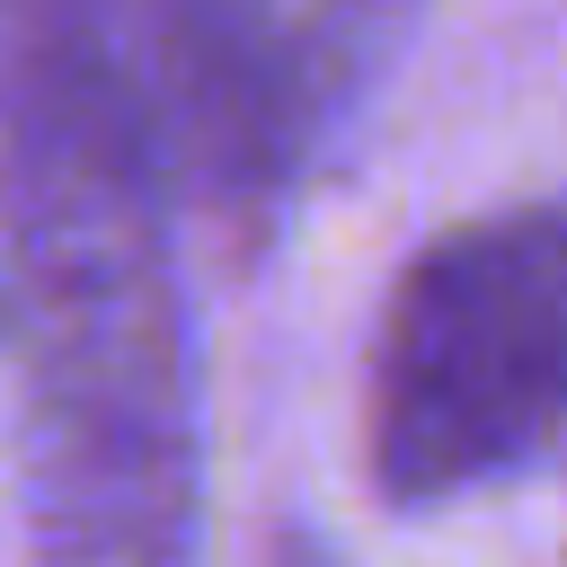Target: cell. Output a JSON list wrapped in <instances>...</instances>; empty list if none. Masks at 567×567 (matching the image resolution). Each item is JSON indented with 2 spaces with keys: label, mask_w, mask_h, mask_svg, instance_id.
<instances>
[{
  "label": "cell",
  "mask_w": 567,
  "mask_h": 567,
  "mask_svg": "<svg viewBox=\"0 0 567 567\" xmlns=\"http://www.w3.org/2000/svg\"><path fill=\"white\" fill-rule=\"evenodd\" d=\"M567 434V213L425 239L363 372V470L390 505L470 496Z\"/></svg>",
  "instance_id": "1"
},
{
  "label": "cell",
  "mask_w": 567,
  "mask_h": 567,
  "mask_svg": "<svg viewBox=\"0 0 567 567\" xmlns=\"http://www.w3.org/2000/svg\"><path fill=\"white\" fill-rule=\"evenodd\" d=\"M177 328L151 275L80 284L35 354V505L53 558L177 567L186 549Z\"/></svg>",
  "instance_id": "2"
},
{
  "label": "cell",
  "mask_w": 567,
  "mask_h": 567,
  "mask_svg": "<svg viewBox=\"0 0 567 567\" xmlns=\"http://www.w3.org/2000/svg\"><path fill=\"white\" fill-rule=\"evenodd\" d=\"M266 567H337V549H328V540H310V532H284V540L266 549Z\"/></svg>",
  "instance_id": "3"
}]
</instances>
